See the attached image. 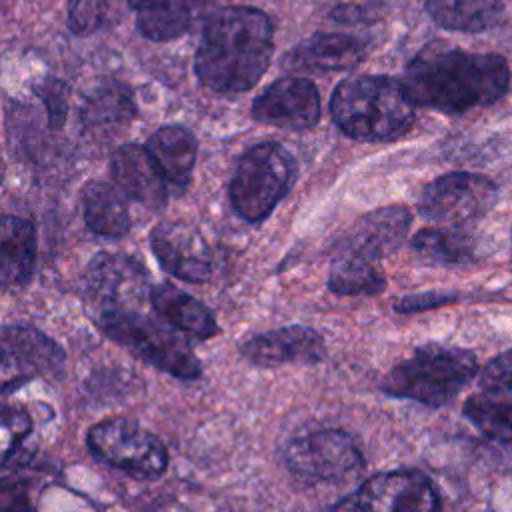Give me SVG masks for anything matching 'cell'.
Wrapping results in <instances>:
<instances>
[{"instance_id": "cell-1", "label": "cell", "mask_w": 512, "mask_h": 512, "mask_svg": "<svg viewBox=\"0 0 512 512\" xmlns=\"http://www.w3.org/2000/svg\"><path fill=\"white\" fill-rule=\"evenodd\" d=\"M274 50L270 18L250 6H224L210 14L194 68L204 86L220 94L250 90L266 72Z\"/></svg>"}, {"instance_id": "cell-2", "label": "cell", "mask_w": 512, "mask_h": 512, "mask_svg": "<svg viewBox=\"0 0 512 512\" xmlns=\"http://www.w3.org/2000/svg\"><path fill=\"white\" fill-rule=\"evenodd\" d=\"M510 70L498 54L428 46L406 66L402 86L416 106L458 114L486 106L508 90Z\"/></svg>"}, {"instance_id": "cell-3", "label": "cell", "mask_w": 512, "mask_h": 512, "mask_svg": "<svg viewBox=\"0 0 512 512\" xmlns=\"http://www.w3.org/2000/svg\"><path fill=\"white\" fill-rule=\"evenodd\" d=\"M414 102L402 82L388 76L342 80L330 100L340 130L356 140H394L414 124Z\"/></svg>"}, {"instance_id": "cell-4", "label": "cell", "mask_w": 512, "mask_h": 512, "mask_svg": "<svg viewBox=\"0 0 512 512\" xmlns=\"http://www.w3.org/2000/svg\"><path fill=\"white\" fill-rule=\"evenodd\" d=\"M476 372L478 362L470 350L426 344L388 372L382 390L390 396L440 408L452 402Z\"/></svg>"}, {"instance_id": "cell-5", "label": "cell", "mask_w": 512, "mask_h": 512, "mask_svg": "<svg viewBox=\"0 0 512 512\" xmlns=\"http://www.w3.org/2000/svg\"><path fill=\"white\" fill-rule=\"evenodd\" d=\"M98 326L144 362L178 378H198L202 366L180 330L142 308H112L94 314Z\"/></svg>"}, {"instance_id": "cell-6", "label": "cell", "mask_w": 512, "mask_h": 512, "mask_svg": "<svg viewBox=\"0 0 512 512\" xmlns=\"http://www.w3.org/2000/svg\"><path fill=\"white\" fill-rule=\"evenodd\" d=\"M296 180V162L276 142L250 148L238 162L230 182L234 210L248 222L264 220L288 194Z\"/></svg>"}, {"instance_id": "cell-7", "label": "cell", "mask_w": 512, "mask_h": 512, "mask_svg": "<svg viewBox=\"0 0 512 512\" xmlns=\"http://www.w3.org/2000/svg\"><path fill=\"white\" fill-rule=\"evenodd\" d=\"M88 446L102 462L136 478H158L168 466L162 440L128 418H110L92 426Z\"/></svg>"}, {"instance_id": "cell-8", "label": "cell", "mask_w": 512, "mask_h": 512, "mask_svg": "<svg viewBox=\"0 0 512 512\" xmlns=\"http://www.w3.org/2000/svg\"><path fill=\"white\" fill-rule=\"evenodd\" d=\"M498 200L496 184L480 174L450 172L432 180L420 196V214L446 226H462L482 218Z\"/></svg>"}, {"instance_id": "cell-9", "label": "cell", "mask_w": 512, "mask_h": 512, "mask_svg": "<svg viewBox=\"0 0 512 512\" xmlns=\"http://www.w3.org/2000/svg\"><path fill=\"white\" fill-rule=\"evenodd\" d=\"M286 464L304 482H334L358 472L364 458L350 434L328 428L294 440Z\"/></svg>"}, {"instance_id": "cell-10", "label": "cell", "mask_w": 512, "mask_h": 512, "mask_svg": "<svg viewBox=\"0 0 512 512\" xmlns=\"http://www.w3.org/2000/svg\"><path fill=\"white\" fill-rule=\"evenodd\" d=\"M152 288L144 268L120 254H98L84 274V296L92 314L112 308H142Z\"/></svg>"}, {"instance_id": "cell-11", "label": "cell", "mask_w": 512, "mask_h": 512, "mask_svg": "<svg viewBox=\"0 0 512 512\" xmlns=\"http://www.w3.org/2000/svg\"><path fill=\"white\" fill-rule=\"evenodd\" d=\"M352 512H440L432 482L414 470L382 472L368 478L350 498Z\"/></svg>"}, {"instance_id": "cell-12", "label": "cell", "mask_w": 512, "mask_h": 512, "mask_svg": "<svg viewBox=\"0 0 512 512\" xmlns=\"http://www.w3.org/2000/svg\"><path fill=\"white\" fill-rule=\"evenodd\" d=\"M64 374V352L54 340L26 326L2 330V390L44 376L60 380Z\"/></svg>"}, {"instance_id": "cell-13", "label": "cell", "mask_w": 512, "mask_h": 512, "mask_svg": "<svg viewBox=\"0 0 512 512\" xmlns=\"http://www.w3.org/2000/svg\"><path fill=\"white\" fill-rule=\"evenodd\" d=\"M252 114L264 124L306 130L320 118V96L310 80L280 78L252 102Z\"/></svg>"}, {"instance_id": "cell-14", "label": "cell", "mask_w": 512, "mask_h": 512, "mask_svg": "<svg viewBox=\"0 0 512 512\" xmlns=\"http://www.w3.org/2000/svg\"><path fill=\"white\" fill-rule=\"evenodd\" d=\"M150 246L162 268L180 280L204 282L212 274L204 240L182 222L158 224L150 234Z\"/></svg>"}, {"instance_id": "cell-15", "label": "cell", "mask_w": 512, "mask_h": 512, "mask_svg": "<svg viewBox=\"0 0 512 512\" xmlns=\"http://www.w3.org/2000/svg\"><path fill=\"white\" fill-rule=\"evenodd\" d=\"M240 352L252 364L266 368L290 362L314 364L324 356V340L308 326H286L252 336L240 346Z\"/></svg>"}, {"instance_id": "cell-16", "label": "cell", "mask_w": 512, "mask_h": 512, "mask_svg": "<svg viewBox=\"0 0 512 512\" xmlns=\"http://www.w3.org/2000/svg\"><path fill=\"white\" fill-rule=\"evenodd\" d=\"M116 186L132 200L150 210H162L168 200V184L152 160L146 146L124 144L112 154L110 162Z\"/></svg>"}, {"instance_id": "cell-17", "label": "cell", "mask_w": 512, "mask_h": 512, "mask_svg": "<svg viewBox=\"0 0 512 512\" xmlns=\"http://www.w3.org/2000/svg\"><path fill=\"white\" fill-rule=\"evenodd\" d=\"M412 216L404 206H386L366 214L350 232L344 250L378 260L394 252L406 238Z\"/></svg>"}, {"instance_id": "cell-18", "label": "cell", "mask_w": 512, "mask_h": 512, "mask_svg": "<svg viewBox=\"0 0 512 512\" xmlns=\"http://www.w3.org/2000/svg\"><path fill=\"white\" fill-rule=\"evenodd\" d=\"M216 0H128L138 30L156 42L188 32Z\"/></svg>"}, {"instance_id": "cell-19", "label": "cell", "mask_w": 512, "mask_h": 512, "mask_svg": "<svg viewBox=\"0 0 512 512\" xmlns=\"http://www.w3.org/2000/svg\"><path fill=\"white\" fill-rule=\"evenodd\" d=\"M150 306L154 312L192 340H208L218 334L212 312L170 282L152 286Z\"/></svg>"}, {"instance_id": "cell-20", "label": "cell", "mask_w": 512, "mask_h": 512, "mask_svg": "<svg viewBox=\"0 0 512 512\" xmlns=\"http://www.w3.org/2000/svg\"><path fill=\"white\" fill-rule=\"evenodd\" d=\"M196 148L194 134L182 126H164L146 142V150L170 190H184L188 186L196 162Z\"/></svg>"}, {"instance_id": "cell-21", "label": "cell", "mask_w": 512, "mask_h": 512, "mask_svg": "<svg viewBox=\"0 0 512 512\" xmlns=\"http://www.w3.org/2000/svg\"><path fill=\"white\" fill-rule=\"evenodd\" d=\"M366 54V44L348 34H314L300 42L286 58L300 70H346L356 66Z\"/></svg>"}, {"instance_id": "cell-22", "label": "cell", "mask_w": 512, "mask_h": 512, "mask_svg": "<svg viewBox=\"0 0 512 512\" xmlns=\"http://www.w3.org/2000/svg\"><path fill=\"white\" fill-rule=\"evenodd\" d=\"M78 114L86 126H116L134 118L136 104L124 82L116 78H98L84 86Z\"/></svg>"}, {"instance_id": "cell-23", "label": "cell", "mask_w": 512, "mask_h": 512, "mask_svg": "<svg viewBox=\"0 0 512 512\" xmlns=\"http://www.w3.org/2000/svg\"><path fill=\"white\" fill-rule=\"evenodd\" d=\"M2 244V284L4 288H18L28 282L36 260L34 226L18 216L6 214L0 226Z\"/></svg>"}, {"instance_id": "cell-24", "label": "cell", "mask_w": 512, "mask_h": 512, "mask_svg": "<svg viewBox=\"0 0 512 512\" xmlns=\"http://www.w3.org/2000/svg\"><path fill=\"white\" fill-rule=\"evenodd\" d=\"M118 186L106 182H88L82 192L84 220L88 228L106 238H120L130 230V212Z\"/></svg>"}, {"instance_id": "cell-25", "label": "cell", "mask_w": 512, "mask_h": 512, "mask_svg": "<svg viewBox=\"0 0 512 512\" xmlns=\"http://www.w3.org/2000/svg\"><path fill=\"white\" fill-rule=\"evenodd\" d=\"M430 18L448 30L484 32L502 20L500 0H428Z\"/></svg>"}, {"instance_id": "cell-26", "label": "cell", "mask_w": 512, "mask_h": 512, "mask_svg": "<svg viewBox=\"0 0 512 512\" xmlns=\"http://www.w3.org/2000/svg\"><path fill=\"white\" fill-rule=\"evenodd\" d=\"M476 240L462 228H424L412 238L414 254L436 266H454L470 262L476 256Z\"/></svg>"}, {"instance_id": "cell-27", "label": "cell", "mask_w": 512, "mask_h": 512, "mask_svg": "<svg viewBox=\"0 0 512 512\" xmlns=\"http://www.w3.org/2000/svg\"><path fill=\"white\" fill-rule=\"evenodd\" d=\"M374 262L368 256L340 248L330 268L328 288L342 296H372L382 292L386 282Z\"/></svg>"}, {"instance_id": "cell-28", "label": "cell", "mask_w": 512, "mask_h": 512, "mask_svg": "<svg viewBox=\"0 0 512 512\" xmlns=\"http://www.w3.org/2000/svg\"><path fill=\"white\" fill-rule=\"evenodd\" d=\"M464 416L488 438L512 444V394L482 390L464 402Z\"/></svg>"}, {"instance_id": "cell-29", "label": "cell", "mask_w": 512, "mask_h": 512, "mask_svg": "<svg viewBox=\"0 0 512 512\" xmlns=\"http://www.w3.org/2000/svg\"><path fill=\"white\" fill-rule=\"evenodd\" d=\"M112 0H70L68 28L74 34H92L108 24Z\"/></svg>"}, {"instance_id": "cell-30", "label": "cell", "mask_w": 512, "mask_h": 512, "mask_svg": "<svg viewBox=\"0 0 512 512\" xmlns=\"http://www.w3.org/2000/svg\"><path fill=\"white\" fill-rule=\"evenodd\" d=\"M36 96L42 100L46 112H48V122L52 128H58L66 120V94L68 88L62 80L58 78H44L42 82L34 84Z\"/></svg>"}, {"instance_id": "cell-31", "label": "cell", "mask_w": 512, "mask_h": 512, "mask_svg": "<svg viewBox=\"0 0 512 512\" xmlns=\"http://www.w3.org/2000/svg\"><path fill=\"white\" fill-rule=\"evenodd\" d=\"M480 388L512 394V350L498 354L484 366L480 374Z\"/></svg>"}, {"instance_id": "cell-32", "label": "cell", "mask_w": 512, "mask_h": 512, "mask_svg": "<svg viewBox=\"0 0 512 512\" xmlns=\"http://www.w3.org/2000/svg\"><path fill=\"white\" fill-rule=\"evenodd\" d=\"M458 298L454 292H424V294H412L406 296L404 300L396 302L398 312H422L430 308H438L444 304H450Z\"/></svg>"}]
</instances>
